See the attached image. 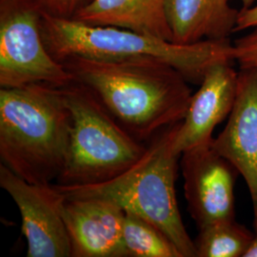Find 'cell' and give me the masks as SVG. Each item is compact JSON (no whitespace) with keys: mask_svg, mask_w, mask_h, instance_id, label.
<instances>
[{"mask_svg":"<svg viewBox=\"0 0 257 257\" xmlns=\"http://www.w3.org/2000/svg\"><path fill=\"white\" fill-rule=\"evenodd\" d=\"M42 9L36 0H1L0 87L31 84L63 87L74 81L51 55L41 31Z\"/></svg>","mask_w":257,"mask_h":257,"instance_id":"obj_6","label":"cell"},{"mask_svg":"<svg viewBox=\"0 0 257 257\" xmlns=\"http://www.w3.org/2000/svg\"><path fill=\"white\" fill-rule=\"evenodd\" d=\"M72 128L61 87L31 84L0 90V158L33 184L52 183L64 169Z\"/></svg>","mask_w":257,"mask_h":257,"instance_id":"obj_2","label":"cell"},{"mask_svg":"<svg viewBox=\"0 0 257 257\" xmlns=\"http://www.w3.org/2000/svg\"><path fill=\"white\" fill-rule=\"evenodd\" d=\"M255 27H257V3L249 8L239 11L234 33L249 31Z\"/></svg>","mask_w":257,"mask_h":257,"instance_id":"obj_18","label":"cell"},{"mask_svg":"<svg viewBox=\"0 0 257 257\" xmlns=\"http://www.w3.org/2000/svg\"><path fill=\"white\" fill-rule=\"evenodd\" d=\"M41 31L57 61L71 56L117 61L153 58L173 66L189 82L200 84L211 66L234 62L230 39L181 45L160 37L111 26H94L42 11Z\"/></svg>","mask_w":257,"mask_h":257,"instance_id":"obj_3","label":"cell"},{"mask_svg":"<svg viewBox=\"0 0 257 257\" xmlns=\"http://www.w3.org/2000/svg\"><path fill=\"white\" fill-rule=\"evenodd\" d=\"M180 122L168 126L150 140L138 161L116 177L84 186L55 184L67 199H100L114 203L162 230L183 257H196L177 204L175 181L180 155L175 138Z\"/></svg>","mask_w":257,"mask_h":257,"instance_id":"obj_4","label":"cell"},{"mask_svg":"<svg viewBox=\"0 0 257 257\" xmlns=\"http://www.w3.org/2000/svg\"><path fill=\"white\" fill-rule=\"evenodd\" d=\"M0 187L17 204L28 257H72L62 207L66 196L55 184H33L0 164Z\"/></svg>","mask_w":257,"mask_h":257,"instance_id":"obj_7","label":"cell"},{"mask_svg":"<svg viewBox=\"0 0 257 257\" xmlns=\"http://www.w3.org/2000/svg\"><path fill=\"white\" fill-rule=\"evenodd\" d=\"M123 242L127 257H183L162 230L132 212H125Z\"/></svg>","mask_w":257,"mask_h":257,"instance_id":"obj_15","label":"cell"},{"mask_svg":"<svg viewBox=\"0 0 257 257\" xmlns=\"http://www.w3.org/2000/svg\"><path fill=\"white\" fill-rule=\"evenodd\" d=\"M61 88L72 128L67 161L56 184L106 182L143 156L147 146L128 134L91 90L74 80Z\"/></svg>","mask_w":257,"mask_h":257,"instance_id":"obj_5","label":"cell"},{"mask_svg":"<svg viewBox=\"0 0 257 257\" xmlns=\"http://www.w3.org/2000/svg\"><path fill=\"white\" fill-rule=\"evenodd\" d=\"M73 19L94 26H111L173 41L166 0H89Z\"/></svg>","mask_w":257,"mask_h":257,"instance_id":"obj_13","label":"cell"},{"mask_svg":"<svg viewBox=\"0 0 257 257\" xmlns=\"http://www.w3.org/2000/svg\"><path fill=\"white\" fill-rule=\"evenodd\" d=\"M166 14L173 42L189 45L229 39L239 11L232 8L230 0H166Z\"/></svg>","mask_w":257,"mask_h":257,"instance_id":"obj_12","label":"cell"},{"mask_svg":"<svg viewBox=\"0 0 257 257\" xmlns=\"http://www.w3.org/2000/svg\"><path fill=\"white\" fill-rule=\"evenodd\" d=\"M254 235L235 219L212 223L193 240L196 257H245Z\"/></svg>","mask_w":257,"mask_h":257,"instance_id":"obj_14","label":"cell"},{"mask_svg":"<svg viewBox=\"0 0 257 257\" xmlns=\"http://www.w3.org/2000/svg\"><path fill=\"white\" fill-rule=\"evenodd\" d=\"M242 3L243 9H247L251 6H253L257 2V0H238Z\"/></svg>","mask_w":257,"mask_h":257,"instance_id":"obj_20","label":"cell"},{"mask_svg":"<svg viewBox=\"0 0 257 257\" xmlns=\"http://www.w3.org/2000/svg\"><path fill=\"white\" fill-rule=\"evenodd\" d=\"M212 148L235 166L247 184L257 230V69H240L236 98Z\"/></svg>","mask_w":257,"mask_h":257,"instance_id":"obj_9","label":"cell"},{"mask_svg":"<svg viewBox=\"0 0 257 257\" xmlns=\"http://www.w3.org/2000/svg\"><path fill=\"white\" fill-rule=\"evenodd\" d=\"M245 257H257V230L255 231L253 241H252L250 247L248 248V251L246 252Z\"/></svg>","mask_w":257,"mask_h":257,"instance_id":"obj_19","label":"cell"},{"mask_svg":"<svg viewBox=\"0 0 257 257\" xmlns=\"http://www.w3.org/2000/svg\"><path fill=\"white\" fill-rule=\"evenodd\" d=\"M62 215L72 257H127L123 242L125 211L100 199H67Z\"/></svg>","mask_w":257,"mask_h":257,"instance_id":"obj_11","label":"cell"},{"mask_svg":"<svg viewBox=\"0 0 257 257\" xmlns=\"http://www.w3.org/2000/svg\"><path fill=\"white\" fill-rule=\"evenodd\" d=\"M184 194L198 230L235 219V181L238 170L210 144L190 149L180 156Z\"/></svg>","mask_w":257,"mask_h":257,"instance_id":"obj_8","label":"cell"},{"mask_svg":"<svg viewBox=\"0 0 257 257\" xmlns=\"http://www.w3.org/2000/svg\"><path fill=\"white\" fill-rule=\"evenodd\" d=\"M60 62L140 142L181 122L193 95L183 74L157 59L105 61L71 56Z\"/></svg>","mask_w":257,"mask_h":257,"instance_id":"obj_1","label":"cell"},{"mask_svg":"<svg viewBox=\"0 0 257 257\" xmlns=\"http://www.w3.org/2000/svg\"><path fill=\"white\" fill-rule=\"evenodd\" d=\"M230 62L211 66L192 95L184 119L180 122L174 148L178 155L212 142L214 128L228 119L236 92L238 72Z\"/></svg>","mask_w":257,"mask_h":257,"instance_id":"obj_10","label":"cell"},{"mask_svg":"<svg viewBox=\"0 0 257 257\" xmlns=\"http://www.w3.org/2000/svg\"><path fill=\"white\" fill-rule=\"evenodd\" d=\"M42 11L65 19H73L75 13L89 0H36Z\"/></svg>","mask_w":257,"mask_h":257,"instance_id":"obj_17","label":"cell"},{"mask_svg":"<svg viewBox=\"0 0 257 257\" xmlns=\"http://www.w3.org/2000/svg\"><path fill=\"white\" fill-rule=\"evenodd\" d=\"M233 59L240 69H257V27L232 42Z\"/></svg>","mask_w":257,"mask_h":257,"instance_id":"obj_16","label":"cell"}]
</instances>
